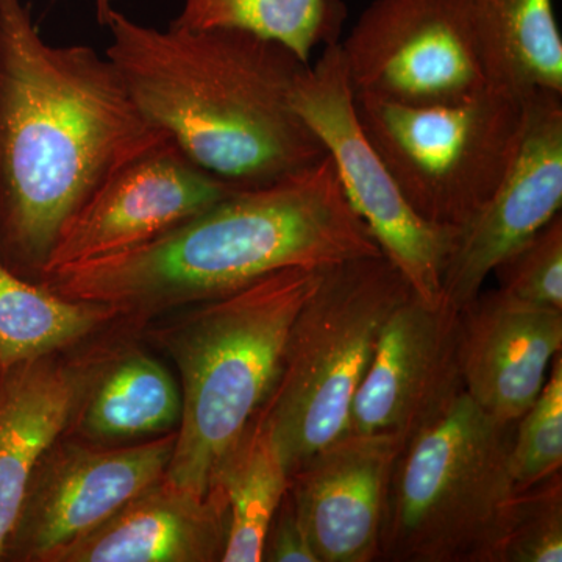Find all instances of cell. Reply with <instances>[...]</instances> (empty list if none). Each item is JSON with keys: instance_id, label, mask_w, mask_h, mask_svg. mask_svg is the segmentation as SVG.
I'll list each match as a JSON object with an SVG mask.
<instances>
[{"instance_id": "obj_11", "label": "cell", "mask_w": 562, "mask_h": 562, "mask_svg": "<svg viewBox=\"0 0 562 562\" xmlns=\"http://www.w3.org/2000/svg\"><path fill=\"white\" fill-rule=\"evenodd\" d=\"M235 191L239 188L201 168L171 138L162 140L111 173L70 217L43 280L149 243Z\"/></svg>"}, {"instance_id": "obj_4", "label": "cell", "mask_w": 562, "mask_h": 562, "mask_svg": "<svg viewBox=\"0 0 562 562\" xmlns=\"http://www.w3.org/2000/svg\"><path fill=\"white\" fill-rule=\"evenodd\" d=\"M322 269H283L146 325L180 373L181 414L166 479L198 495L213 490L276 387L292 324Z\"/></svg>"}, {"instance_id": "obj_21", "label": "cell", "mask_w": 562, "mask_h": 562, "mask_svg": "<svg viewBox=\"0 0 562 562\" xmlns=\"http://www.w3.org/2000/svg\"><path fill=\"white\" fill-rule=\"evenodd\" d=\"M290 476L271 425L258 413L211 490L224 492L227 498V543L222 562L262 560L266 532L290 487Z\"/></svg>"}, {"instance_id": "obj_25", "label": "cell", "mask_w": 562, "mask_h": 562, "mask_svg": "<svg viewBox=\"0 0 562 562\" xmlns=\"http://www.w3.org/2000/svg\"><path fill=\"white\" fill-rule=\"evenodd\" d=\"M498 291L514 301L562 310V217L509 254L494 269Z\"/></svg>"}, {"instance_id": "obj_5", "label": "cell", "mask_w": 562, "mask_h": 562, "mask_svg": "<svg viewBox=\"0 0 562 562\" xmlns=\"http://www.w3.org/2000/svg\"><path fill=\"white\" fill-rule=\"evenodd\" d=\"M517 424L464 394L403 447L387 487L379 561L498 562L516 486Z\"/></svg>"}, {"instance_id": "obj_24", "label": "cell", "mask_w": 562, "mask_h": 562, "mask_svg": "<svg viewBox=\"0 0 562 562\" xmlns=\"http://www.w3.org/2000/svg\"><path fill=\"white\" fill-rule=\"evenodd\" d=\"M562 561L561 473L517 492L498 562Z\"/></svg>"}, {"instance_id": "obj_22", "label": "cell", "mask_w": 562, "mask_h": 562, "mask_svg": "<svg viewBox=\"0 0 562 562\" xmlns=\"http://www.w3.org/2000/svg\"><path fill=\"white\" fill-rule=\"evenodd\" d=\"M344 0H184L173 27L232 29L273 41L308 63L314 49L341 41Z\"/></svg>"}, {"instance_id": "obj_6", "label": "cell", "mask_w": 562, "mask_h": 562, "mask_svg": "<svg viewBox=\"0 0 562 562\" xmlns=\"http://www.w3.org/2000/svg\"><path fill=\"white\" fill-rule=\"evenodd\" d=\"M414 292L383 254L322 269L260 412L290 475L349 432L351 403L391 314Z\"/></svg>"}, {"instance_id": "obj_27", "label": "cell", "mask_w": 562, "mask_h": 562, "mask_svg": "<svg viewBox=\"0 0 562 562\" xmlns=\"http://www.w3.org/2000/svg\"><path fill=\"white\" fill-rule=\"evenodd\" d=\"M120 0H94L95 3V18H98L99 24L105 27L106 21H109L110 14L114 11V3Z\"/></svg>"}, {"instance_id": "obj_26", "label": "cell", "mask_w": 562, "mask_h": 562, "mask_svg": "<svg viewBox=\"0 0 562 562\" xmlns=\"http://www.w3.org/2000/svg\"><path fill=\"white\" fill-rule=\"evenodd\" d=\"M261 561L319 562L291 487L284 492L266 532Z\"/></svg>"}, {"instance_id": "obj_8", "label": "cell", "mask_w": 562, "mask_h": 562, "mask_svg": "<svg viewBox=\"0 0 562 562\" xmlns=\"http://www.w3.org/2000/svg\"><path fill=\"white\" fill-rule=\"evenodd\" d=\"M292 105L316 133L351 210L382 254L428 303L442 301V279L460 231L422 220L403 198L362 132L341 47H324L292 91Z\"/></svg>"}, {"instance_id": "obj_14", "label": "cell", "mask_w": 562, "mask_h": 562, "mask_svg": "<svg viewBox=\"0 0 562 562\" xmlns=\"http://www.w3.org/2000/svg\"><path fill=\"white\" fill-rule=\"evenodd\" d=\"M135 331L117 321L0 375V558L41 457L68 431L99 373Z\"/></svg>"}, {"instance_id": "obj_7", "label": "cell", "mask_w": 562, "mask_h": 562, "mask_svg": "<svg viewBox=\"0 0 562 562\" xmlns=\"http://www.w3.org/2000/svg\"><path fill=\"white\" fill-rule=\"evenodd\" d=\"M525 99L492 87L450 105L355 94V110L409 206L422 220L461 231L516 157Z\"/></svg>"}, {"instance_id": "obj_15", "label": "cell", "mask_w": 562, "mask_h": 562, "mask_svg": "<svg viewBox=\"0 0 562 562\" xmlns=\"http://www.w3.org/2000/svg\"><path fill=\"white\" fill-rule=\"evenodd\" d=\"M403 447L387 432L349 431L292 473L319 562L379 561L387 487Z\"/></svg>"}, {"instance_id": "obj_2", "label": "cell", "mask_w": 562, "mask_h": 562, "mask_svg": "<svg viewBox=\"0 0 562 562\" xmlns=\"http://www.w3.org/2000/svg\"><path fill=\"white\" fill-rule=\"evenodd\" d=\"M382 254L347 202L330 157L239 190L131 250L69 266L43 283L102 303L143 331L150 322L290 268H328Z\"/></svg>"}, {"instance_id": "obj_17", "label": "cell", "mask_w": 562, "mask_h": 562, "mask_svg": "<svg viewBox=\"0 0 562 562\" xmlns=\"http://www.w3.org/2000/svg\"><path fill=\"white\" fill-rule=\"evenodd\" d=\"M227 530L224 492L198 495L162 476L49 562H222Z\"/></svg>"}, {"instance_id": "obj_20", "label": "cell", "mask_w": 562, "mask_h": 562, "mask_svg": "<svg viewBox=\"0 0 562 562\" xmlns=\"http://www.w3.org/2000/svg\"><path fill=\"white\" fill-rule=\"evenodd\" d=\"M117 321L120 314L110 306L63 297L0 260V375L20 362L87 341Z\"/></svg>"}, {"instance_id": "obj_9", "label": "cell", "mask_w": 562, "mask_h": 562, "mask_svg": "<svg viewBox=\"0 0 562 562\" xmlns=\"http://www.w3.org/2000/svg\"><path fill=\"white\" fill-rule=\"evenodd\" d=\"M339 47L353 94L450 105L490 87L471 0H373Z\"/></svg>"}, {"instance_id": "obj_19", "label": "cell", "mask_w": 562, "mask_h": 562, "mask_svg": "<svg viewBox=\"0 0 562 562\" xmlns=\"http://www.w3.org/2000/svg\"><path fill=\"white\" fill-rule=\"evenodd\" d=\"M487 83L528 98L562 94V36L553 0H471Z\"/></svg>"}, {"instance_id": "obj_13", "label": "cell", "mask_w": 562, "mask_h": 562, "mask_svg": "<svg viewBox=\"0 0 562 562\" xmlns=\"http://www.w3.org/2000/svg\"><path fill=\"white\" fill-rule=\"evenodd\" d=\"M562 206V94L525 99L516 157L494 194L462 227L442 279V299L461 310L483 291L498 262L542 231Z\"/></svg>"}, {"instance_id": "obj_3", "label": "cell", "mask_w": 562, "mask_h": 562, "mask_svg": "<svg viewBox=\"0 0 562 562\" xmlns=\"http://www.w3.org/2000/svg\"><path fill=\"white\" fill-rule=\"evenodd\" d=\"M105 57L133 102L192 161L239 190L265 187L327 157L292 105L308 63L232 29L166 31L114 10Z\"/></svg>"}, {"instance_id": "obj_18", "label": "cell", "mask_w": 562, "mask_h": 562, "mask_svg": "<svg viewBox=\"0 0 562 562\" xmlns=\"http://www.w3.org/2000/svg\"><path fill=\"white\" fill-rule=\"evenodd\" d=\"M180 414L179 384L132 336L99 373L66 435L101 446L140 442L177 430Z\"/></svg>"}, {"instance_id": "obj_1", "label": "cell", "mask_w": 562, "mask_h": 562, "mask_svg": "<svg viewBox=\"0 0 562 562\" xmlns=\"http://www.w3.org/2000/svg\"><path fill=\"white\" fill-rule=\"evenodd\" d=\"M113 63L54 46L22 0H0V260L43 280L58 236L92 192L168 139Z\"/></svg>"}, {"instance_id": "obj_16", "label": "cell", "mask_w": 562, "mask_h": 562, "mask_svg": "<svg viewBox=\"0 0 562 562\" xmlns=\"http://www.w3.org/2000/svg\"><path fill=\"white\" fill-rule=\"evenodd\" d=\"M562 349V310L480 292L460 310L458 358L464 392L501 424H517L541 394Z\"/></svg>"}, {"instance_id": "obj_12", "label": "cell", "mask_w": 562, "mask_h": 562, "mask_svg": "<svg viewBox=\"0 0 562 562\" xmlns=\"http://www.w3.org/2000/svg\"><path fill=\"white\" fill-rule=\"evenodd\" d=\"M460 310L416 292L391 314L358 387L349 431L387 432L408 443L464 394Z\"/></svg>"}, {"instance_id": "obj_10", "label": "cell", "mask_w": 562, "mask_h": 562, "mask_svg": "<svg viewBox=\"0 0 562 562\" xmlns=\"http://www.w3.org/2000/svg\"><path fill=\"white\" fill-rule=\"evenodd\" d=\"M177 431L122 446L63 435L41 457L0 562H49L125 502L162 479Z\"/></svg>"}, {"instance_id": "obj_23", "label": "cell", "mask_w": 562, "mask_h": 562, "mask_svg": "<svg viewBox=\"0 0 562 562\" xmlns=\"http://www.w3.org/2000/svg\"><path fill=\"white\" fill-rule=\"evenodd\" d=\"M562 358L558 355L547 382L527 413L517 422L512 443V473L516 491H527L561 473Z\"/></svg>"}]
</instances>
